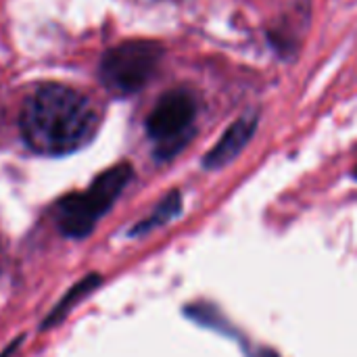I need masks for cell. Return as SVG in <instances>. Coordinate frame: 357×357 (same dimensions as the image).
Listing matches in <instances>:
<instances>
[{
  "label": "cell",
  "mask_w": 357,
  "mask_h": 357,
  "mask_svg": "<svg viewBox=\"0 0 357 357\" xmlns=\"http://www.w3.org/2000/svg\"><path fill=\"white\" fill-rule=\"evenodd\" d=\"M96 126L98 113L90 98L63 84L33 90L19 117L23 140L40 155H65L84 146L94 136Z\"/></svg>",
  "instance_id": "1"
},
{
  "label": "cell",
  "mask_w": 357,
  "mask_h": 357,
  "mask_svg": "<svg viewBox=\"0 0 357 357\" xmlns=\"http://www.w3.org/2000/svg\"><path fill=\"white\" fill-rule=\"evenodd\" d=\"M132 167L119 163L102 172L86 192L65 197L56 207V224L63 234L71 238H84L92 232L94 224L111 209L121 190L132 180Z\"/></svg>",
  "instance_id": "2"
},
{
  "label": "cell",
  "mask_w": 357,
  "mask_h": 357,
  "mask_svg": "<svg viewBox=\"0 0 357 357\" xmlns=\"http://www.w3.org/2000/svg\"><path fill=\"white\" fill-rule=\"evenodd\" d=\"M163 59V46L153 40H128L113 46L100 61V79L115 94H132L146 86Z\"/></svg>",
  "instance_id": "3"
},
{
  "label": "cell",
  "mask_w": 357,
  "mask_h": 357,
  "mask_svg": "<svg viewBox=\"0 0 357 357\" xmlns=\"http://www.w3.org/2000/svg\"><path fill=\"white\" fill-rule=\"evenodd\" d=\"M195 113V100L184 90H172L155 105L146 119V132L159 144L161 159H169L184 146Z\"/></svg>",
  "instance_id": "4"
},
{
  "label": "cell",
  "mask_w": 357,
  "mask_h": 357,
  "mask_svg": "<svg viewBox=\"0 0 357 357\" xmlns=\"http://www.w3.org/2000/svg\"><path fill=\"white\" fill-rule=\"evenodd\" d=\"M257 123H259V117L255 113L238 117L222 134V138L215 142V146L203 157V167L205 169H220V167H226L230 161H234L243 153V149L251 142V138L257 130Z\"/></svg>",
  "instance_id": "5"
},
{
  "label": "cell",
  "mask_w": 357,
  "mask_h": 357,
  "mask_svg": "<svg viewBox=\"0 0 357 357\" xmlns=\"http://www.w3.org/2000/svg\"><path fill=\"white\" fill-rule=\"evenodd\" d=\"M96 284H100V276H96V274H90V276H86L84 280H79L73 289H69L67 291V295L56 303V307L52 310V314L44 320V328H50V326H54V324H59L69 312H71V307L75 305V303H79L90 291H94V287Z\"/></svg>",
  "instance_id": "6"
},
{
  "label": "cell",
  "mask_w": 357,
  "mask_h": 357,
  "mask_svg": "<svg viewBox=\"0 0 357 357\" xmlns=\"http://www.w3.org/2000/svg\"><path fill=\"white\" fill-rule=\"evenodd\" d=\"M180 209H182V195H180L178 190H172V192L155 207V211H153L149 218H144L142 222H138V226L132 230V234H144V232H151V230H155V228L167 224L169 220H174V218L180 213Z\"/></svg>",
  "instance_id": "7"
},
{
  "label": "cell",
  "mask_w": 357,
  "mask_h": 357,
  "mask_svg": "<svg viewBox=\"0 0 357 357\" xmlns=\"http://www.w3.org/2000/svg\"><path fill=\"white\" fill-rule=\"evenodd\" d=\"M21 341H23V339H17L15 343H10V345H8V347H6V349H4V351L0 354V357H10L13 354H17V349H19Z\"/></svg>",
  "instance_id": "8"
},
{
  "label": "cell",
  "mask_w": 357,
  "mask_h": 357,
  "mask_svg": "<svg viewBox=\"0 0 357 357\" xmlns=\"http://www.w3.org/2000/svg\"><path fill=\"white\" fill-rule=\"evenodd\" d=\"M356 178H357V172H356Z\"/></svg>",
  "instance_id": "9"
}]
</instances>
